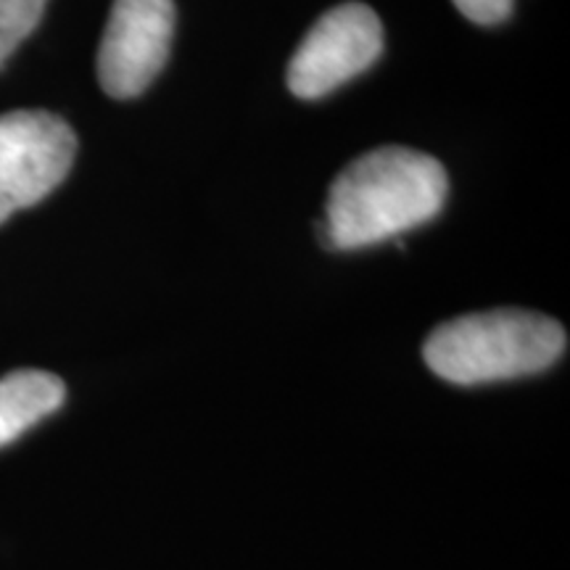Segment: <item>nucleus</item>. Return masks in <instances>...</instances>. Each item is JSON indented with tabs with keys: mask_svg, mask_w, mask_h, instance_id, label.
Segmentation results:
<instances>
[{
	"mask_svg": "<svg viewBox=\"0 0 570 570\" xmlns=\"http://www.w3.org/2000/svg\"><path fill=\"white\" fill-rule=\"evenodd\" d=\"M449 177L415 148L383 146L354 159L331 185L320 238L327 248H365L425 225L444 209Z\"/></svg>",
	"mask_w": 570,
	"mask_h": 570,
	"instance_id": "obj_1",
	"label": "nucleus"
},
{
	"mask_svg": "<svg viewBox=\"0 0 570 570\" xmlns=\"http://www.w3.org/2000/svg\"><path fill=\"white\" fill-rule=\"evenodd\" d=\"M558 320L529 309L475 312L439 325L423 346L425 365L458 386L512 381L552 367L566 354Z\"/></svg>",
	"mask_w": 570,
	"mask_h": 570,
	"instance_id": "obj_2",
	"label": "nucleus"
},
{
	"mask_svg": "<svg viewBox=\"0 0 570 570\" xmlns=\"http://www.w3.org/2000/svg\"><path fill=\"white\" fill-rule=\"evenodd\" d=\"M75 154V130L56 114H0V225L53 194Z\"/></svg>",
	"mask_w": 570,
	"mask_h": 570,
	"instance_id": "obj_3",
	"label": "nucleus"
},
{
	"mask_svg": "<svg viewBox=\"0 0 570 570\" xmlns=\"http://www.w3.org/2000/svg\"><path fill=\"white\" fill-rule=\"evenodd\" d=\"M383 53V24L365 3H341L325 11L304 35L288 63L294 96L323 98L373 67Z\"/></svg>",
	"mask_w": 570,
	"mask_h": 570,
	"instance_id": "obj_4",
	"label": "nucleus"
},
{
	"mask_svg": "<svg viewBox=\"0 0 570 570\" xmlns=\"http://www.w3.org/2000/svg\"><path fill=\"white\" fill-rule=\"evenodd\" d=\"M175 0H114L98 48V80L111 98H138L169 59Z\"/></svg>",
	"mask_w": 570,
	"mask_h": 570,
	"instance_id": "obj_5",
	"label": "nucleus"
},
{
	"mask_svg": "<svg viewBox=\"0 0 570 570\" xmlns=\"http://www.w3.org/2000/svg\"><path fill=\"white\" fill-rule=\"evenodd\" d=\"M67 399L61 377L42 370H17L0 377V446L17 441L21 433L53 415Z\"/></svg>",
	"mask_w": 570,
	"mask_h": 570,
	"instance_id": "obj_6",
	"label": "nucleus"
},
{
	"mask_svg": "<svg viewBox=\"0 0 570 570\" xmlns=\"http://www.w3.org/2000/svg\"><path fill=\"white\" fill-rule=\"evenodd\" d=\"M48 0H0V67L40 24Z\"/></svg>",
	"mask_w": 570,
	"mask_h": 570,
	"instance_id": "obj_7",
	"label": "nucleus"
},
{
	"mask_svg": "<svg viewBox=\"0 0 570 570\" xmlns=\"http://www.w3.org/2000/svg\"><path fill=\"white\" fill-rule=\"evenodd\" d=\"M452 3L458 6L462 17L475 21V24L491 27L502 24V21L510 17L515 0H452Z\"/></svg>",
	"mask_w": 570,
	"mask_h": 570,
	"instance_id": "obj_8",
	"label": "nucleus"
}]
</instances>
